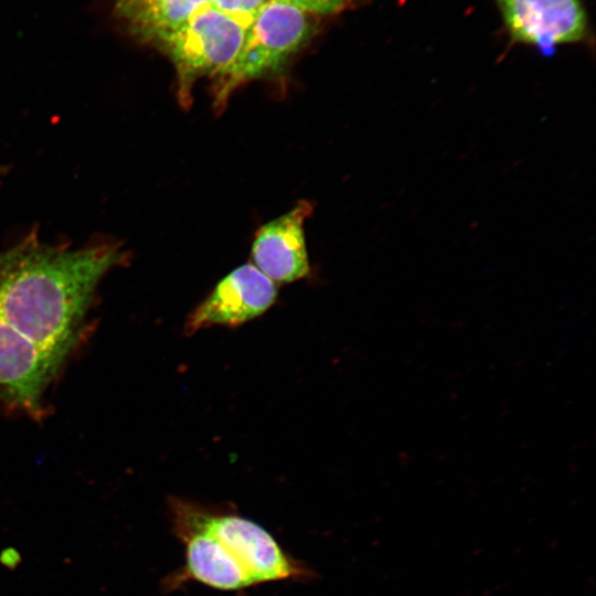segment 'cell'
Wrapping results in <instances>:
<instances>
[{
	"label": "cell",
	"mask_w": 596,
	"mask_h": 596,
	"mask_svg": "<svg viewBox=\"0 0 596 596\" xmlns=\"http://www.w3.org/2000/svg\"><path fill=\"white\" fill-rule=\"evenodd\" d=\"M124 259L118 243L68 248L30 233L0 252V317L39 345L68 358L82 339L102 278Z\"/></svg>",
	"instance_id": "cell-1"
},
{
	"label": "cell",
	"mask_w": 596,
	"mask_h": 596,
	"mask_svg": "<svg viewBox=\"0 0 596 596\" xmlns=\"http://www.w3.org/2000/svg\"><path fill=\"white\" fill-rule=\"evenodd\" d=\"M173 534L203 532L216 539L241 564L254 585L278 581H310L313 571L289 555L260 524L233 510L179 497L168 499Z\"/></svg>",
	"instance_id": "cell-2"
},
{
	"label": "cell",
	"mask_w": 596,
	"mask_h": 596,
	"mask_svg": "<svg viewBox=\"0 0 596 596\" xmlns=\"http://www.w3.org/2000/svg\"><path fill=\"white\" fill-rule=\"evenodd\" d=\"M313 24L309 13L269 0L245 31L242 46L212 85L213 107L222 111L242 85L276 75L309 41Z\"/></svg>",
	"instance_id": "cell-3"
},
{
	"label": "cell",
	"mask_w": 596,
	"mask_h": 596,
	"mask_svg": "<svg viewBox=\"0 0 596 596\" xmlns=\"http://www.w3.org/2000/svg\"><path fill=\"white\" fill-rule=\"evenodd\" d=\"M244 34L238 24L209 4L155 45L175 68L177 97L181 107H191L193 86L199 78L215 77L230 66L242 46Z\"/></svg>",
	"instance_id": "cell-4"
},
{
	"label": "cell",
	"mask_w": 596,
	"mask_h": 596,
	"mask_svg": "<svg viewBox=\"0 0 596 596\" xmlns=\"http://www.w3.org/2000/svg\"><path fill=\"white\" fill-rule=\"evenodd\" d=\"M66 356L33 342L0 317V405L4 411L42 419L45 393Z\"/></svg>",
	"instance_id": "cell-5"
},
{
	"label": "cell",
	"mask_w": 596,
	"mask_h": 596,
	"mask_svg": "<svg viewBox=\"0 0 596 596\" xmlns=\"http://www.w3.org/2000/svg\"><path fill=\"white\" fill-rule=\"evenodd\" d=\"M509 39L552 55L565 44L586 42L589 23L582 0H493Z\"/></svg>",
	"instance_id": "cell-6"
},
{
	"label": "cell",
	"mask_w": 596,
	"mask_h": 596,
	"mask_svg": "<svg viewBox=\"0 0 596 596\" xmlns=\"http://www.w3.org/2000/svg\"><path fill=\"white\" fill-rule=\"evenodd\" d=\"M277 296L275 281L253 264L241 265L223 277L189 313L183 331L192 336L213 326H241L266 312Z\"/></svg>",
	"instance_id": "cell-7"
},
{
	"label": "cell",
	"mask_w": 596,
	"mask_h": 596,
	"mask_svg": "<svg viewBox=\"0 0 596 596\" xmlns=\"http://www.w3.org/2000/svg\"><path fill=\"white\" fill-rule=\"evenodd\" d=\"M312 211L311 202L300 200L256 231L251 252L253 265L273 281L292 283L309 274L304 224Z\"/></svg>",
	"instance_id": "cell-8"
},
{
	"label": "cell",
	"mask_w": 596,
	"mask_h": 596,
	"mask_svg": "<svg viewBox=\"0 0 596 596\" xmlns=\"http://www.w3.org/2000/svg\"><path fill=\"white\" fill-rule=\"evenodd\" d=\"M174 535L184 546V563L164 577L163 590H175L189 582L223 592L255 586L241 564L213 536L193 531Z\"/></svg>",
	"instance_id": "cell-9"
},
{
	"label": "cell",
	"mask_w": 596,
	"mask_h": 596,
	"mask_svg": "<svg viewBox=\"0 0 596 596\" xmlns=\"http://www.w3.org/2000/svg\"><path fill=\"white\" fill-rule=\"evenodd\" d=\"M209 4L210 0H159L121 24L138 40L156 45Z\"/></svg>",
	"instance_id": "cell-10"
},
{
	"label": "cell",
	"mask_w": 596,
	"mask_h": 596,
	"mask_svg": "<svg viewBox=\"0 0 596 596\" xmlns=\"http://www.w3.org/2000/svg\"><path fill=\"white\" fill-rule=\"evenodd\" d=\"M269 0H210V7L227 17L244 31Z\"/></svg>",
	"instance_id": "cell-11"
},
{
	"label": "cell",
	"mask_w": 596,
	"mask_h": 596,
	"mask_svg": "<svg viewBox=\"0 0 596 596\" xmlns=\"http://www.w3.org/2000/svg\"><path fill=\"white\" fill-rule=\"evenodd\" d=\"M295 7L306 13L333 14L339 13L353 2V0H273Z\"/></svg>",
	"instance_id": "cell-12"
},
{
	"label": "cell",
	"mask_w": 596,
	"mask_h": 596,
	"mask_svg": "<svg viewBox=\"0 0 596 596\" xmlns=\"http://www.w3.org/2000/svg\"><path fill=\"white\" fill-rule=\"evenodd\" d=\"M157 1L159 0H116L114 14L120 23H124Z\"/></svg>",
	"instance_id": "cell-13"
},
{
	"label": "cell",
	"mask_w": 596,
	"mask_h": 596,
	"mask_svg": "<svg viewBox=\"0 0 596 596\" xmlns=\"http://www.w3.org/2000/svg\"><path fill=\"white\" fill-rule=\"evenodd\" d=\"M22 562L20 552L14 547H6L0 552V564L7 570H15Z\"/></svg>",
	"instance_id": "cell-14"
}]
</instances>
